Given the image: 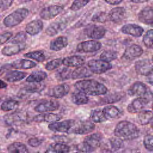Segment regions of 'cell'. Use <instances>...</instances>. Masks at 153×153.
I'll return each instance as SVG.
<instances>
[{
    "label": "cell",
    "instance_id": "52a82bcc",
    "mask_svg": "<svg viewBox=\"0 0 153 153\" xmlns=\"http://www.w3.org/2000/svg\"><path fill=\"white\" fill-rule=\"evenodd\" d=\"M95 128L94 124L88 120L75 122L73 127L71 129L69 133L75 134H86L93 131Z\"/></svg>",
    "mask_w": 153,
    "mask_h": 153
},
{
    "label": "cell",
    "instance_id": "cb8c5ba5",
    "mask_svg": "<svg viewBox=\"0 0 153 153\" xmlns=\"http://www.w3.org/2000/svg\"><path fill=\"white\" fill-rule=\"evenodd\" d=\"M85 58L79 55H72L62 59V64L68 68L82 66L85 63Z\"/></svg>",
    "mask_w": 153,
    "mask_h": 153
},
{
    "label": "cell",
    "instance_id": "d4e9b609",
    "mask_svg": "<svg viewBox=\"0 0 153 153\" xmlns=\"http://www.w3.org/2000/svg\"><path fill=\"white\" fill-rule=\"evenodd\" d=\"M44 27L42 22L39 19H35L29 22L26 27L25 31L31 36H35L39 33Z\"/></svg>",
    "mask_w": 153,
    "mask_h": 153
},
{
    "label": "cell",
    "instance_id": "7dc6e473",
    "mask_svg": "<svg viewBox=\"0 0 153 153\" xmlns=\"http://www.w3.org/2000/svg\"><path fill=\"white\" fill-rule=\"evenodd\" d=\"M62 65V59L58 58L53 59L48 62H47L45 66V68L47 71H53Z\"/></svg>",
    "mask_w": 153,
    "mask_h": 153
},
{
    "label": "cell",
    "instance_id": "91938a15",
    "mask_svg": "<svg viewBox=\"0 0 153 153\" xmlns=\"http://www.w3.org/2000/svg\"><path fill=\"white\" fill-rule=\"evenodd\" d=\"M73 153H81V152H73Z\"/></svg>",
    "mask_w": 153,
    "mask_h": 153
},
{
    "label": "cell",
    "instance_id": "7a4b0ae2",
    "mask_svg": "<svg viewBox=\"0 0 153 153\" xmlns=\"http://www.w3.org/2000/svg\"><path fill=\"white\" fill-rule=\"evenodd\" d=\"M114 133L115 137L121 140H133L139 137L140 131L138 127L127 120H123L117 123Z\"/></svg>",
    "mask_w": 153,
    "mask_h": 153
},
{
    "label": "cell",
    "instance_id": "e0dca14e",
    "mask_svg": "<svg viewBox=\"0 0 153 153\" xmlns=\"http://www.w3.org/2000/svg\"><path fill=\"white\" fill-rule=\"evenodd\" d=\"M60 107L59 102L54 100H45L34 107V110L36 112L45 113L47 112L55 111Z\"/></svg>",
    "mask_w": 153,
    "mask_h": 153
},
{
    "label": "cell",
    "instance_id": "2e32d148",
    "mask_svg": "<svg viewBox=\"0 0 153 153\" xmlns=\"http://www.w3.org/2000/svg\"><path fill=\"white\" fill-rule=\"evenodd\" d=\"M63 7L57 5H50L47 6L39 12L40 17L45 20H49L54 19L63 11Z\"/></svg>",
    "mask_w": 153,
    "mask_h": 153
},
{
    "label": "cell",
    "instance_id": "1f68e13d",
    "mask_svg": "<svg viewBox=\"0 0 153 153\" xmlns=\"http://www.w3.org/2000/svg\"><path fill=\"white\" fill-rule=\"evenodd\" d=\"M71 99L72 102L76 105H85L89 101V99L87 95L77 90L71 94Z\"/></svg>",
    "mask_w": 153,
    "mask_h": 153
},
{
    "label": "cell",
    "instance_id": "d6a6232c",
    "mask_svg": "<svg viewBox=\"0 0 153 153\" xmlns=\"http://www.w3.org/2000/svg\"><path fill=\"white\" fill-rule=\"evenodd\" d=\"M24 120V117L20 112H14L11 114H6L4 116V121L5 123L9 126L16 124Z\"/></svg>",
    "mask_w": 153,
    "mask_h": 153
},
{
    "label": "cell",
    "instance_id": "db71d44e",
    "mask_svg": "<svg viewBox=\"0 0 153 153\" xmlns=\"http://www.w3.org/2000/svg\"><path fill=\"white\" fill-rule=\"evenodd\" d=\"M10 68H11V66H10V63L5 64L4 65H3V66L1 68V69H0V75H2V74L4 72L5 70H7V71H8Z\"/></svg>",
    "mask_w": 153,
    "mask_h": 153
},
{
    "label": "cell",
    "instance_id": "e575fe53",
    "mask_svg": "<svg viewBox=\"0 0 153 153\" xmlns=\"http://www.w3.org/2000/svg\"><path fill=\"white\" fill-rule=\"evenodd\" d=\"M47 74L43 71H36L32 72L26 79V81L31 83L40 82L46 79Z\"/></svg>",
    "mask_w": 153,
    "mask_h": 153
},
{
    "label": "cell",
    "instance_id": "ac0fdd59",
    "mask_svg": "<svg viewBox=\"0 0 153 153\" xmlns=\"http://www.w3.org/2000/svg\"><path fill=\"white\" fill-rule=\"evenodd\" d=\"M68 25L66 20H56L50 23L45 29V33L49 36H53L63 30Z\"/></svg>",
    "mask_w": 153,
    "mask_h": 153
},
{
    "label": "cell",
    "instance_id": "ba28073f",
    "mask_svg": "<svg viewBox=\"0 0 153 153\" xmlns=\"http://www.w3.org/2000/svg\"><path fill=\"white\" fill-rule=\"evenodd\" d=\"M84 32L87 37L93 39V40L100 39L105 36L106 30L101 25L91 24L84 28Z\"/></svg>",
    "mask_w": 153,
    "mask_h": 153
},
{
    "label": "cell",
    "instance_id": "816d5d0a",
    "mask_svg": "<svg viewBox=\"0 0 153 153\" xmlns=\"http://www.w3.org/2000/svg\"><path fill=\"white\" fill-rule=\"evenodd\" d=\"M13 2V0H0V13L9 8Z\"/></svg>",
    "mask_w": 153,
    "mask_h": 153
},
{
    "label": "cell",
    "instance_id": "f5cc1de1",
    "mask_svg": "<svg viewBox=\"0 0 153 153\" xmlns=\"http://www.w3.org/2000/svg\"><path fill=\"white\" fill-rule=\"evenodd\" d=\"M13 36V32H5L0 34V45L9 41Z\"/></svg>",
    "mask_w": 153,
    "mask_h": 153
},
{
    "label": "cell",
    "instance_id": "9f6ffc18",
    "mask_svg": "<svg viewBox=\"0 0 153 153\" xmlns=\"http://www.w3.org/2000/svg\"><path fill=\"white\" fill-rule=\"evenodd\" d=\"M130 2L132 3H135V4H142V3H145L148 2V0H142V1H139V0H133V1H130Z\"/></svg>",
    "mask_w": 153,
    "mask_h": 153
},
{
    "label": "cell",
    "instance_id": "ee69618b",
    "mask_svg": "<svg viewBox=\"0 0 153 153\" xmlns=\"http://www.w3.org/2000/svg\"><path fill=\"white\" fill-rule=\"evenodd\" d=\"M27 39V35L26 32L20 31L16 33V35L9 41L11 44H23Z\"/></svg>",
    "mask_w": 153,
    "mask_h": 153
},
{
    "label": "cell",
    "instance_id": "603a6c76",
    "mask_svg": "<svg viewBox=\"0 0 153 153\" xmlns=\"http://www.w3.org/2000/svg\"><path fill=\"white\" fill-rule=\"evenodd\" d=\"M102 111L106 120L118 119L123 115V112L121 109L114 105L106 106Z\"/></svg>",
    "mask_w": 153,
    "mask_h": 153
},
{
    "label": "cell",
    "instance_id": "4fadbf2b",
    "mask_svg": "<svg viewBox=\"0 0 153 153\" xmlns=\"http://www.w3.org/2000/svg\"><path fill=\"white\" fill-rule=\"evenodd\" d=\"M143 53V48L137 44H131L127 47L124 50L121 59L126 61H132L140 57Z\"/></svg>",
    "mask_w": 153,
    "mask_h": 153
},
{
    "label": "cell",
    "instance_id": "f907efd6",
    "mask_svg": "<svg viewBox=\"0 0 153 153\" xmlns=\"http://www.w3.org/2000/svg\"><path fill=\"white\" fill-rule=\"evenodd\" d=\"M43 142L42 138L39 137H31L27 140V143L32 147H37L39 146Z\"/></svg>",
    "mask_w": 153,
    "mask_h": 153
},
{
    "label": "cell",
    "instance_id": "3957f363",
    "mask_svg": "<svg viewBox=\"0 0 153 153\" xmlns=\"http://www.w3.org/2000/svg\"><path fill=\"white\" fill-rule=\"evenodd\" d=\"M102 142V134L100 133H94L86 136L82 142L76 145V149L85 153L92 152L100 146Z\"/></svg>",
    "mask_w": 153,
    "mask_h": 153
},
{
    "label": "cell",
    "instance_id": "b9f144b4",
    "mask_svg": "<svg viewBox=\"0 0 153 153\" xmlns=\"http://www.w3.org/2000/svg\"><path fill=\"white\" fill-rule=\"evenodd\" d=\"M118 57V53L117 52L111 50H108L103 51L100 55V59L104 60L107 62H110L117 59Z\"/></svg>",
    "mask_w": 153,
    "mask_h": 153
},
{
    "label": "cell",
    "instance_id": "4dcf8cb0",
    "mask_svg": "<svg viewBox=\"0 0 153 153\" xmlns=\"http://www.w3.org/2000/svg\"><path fill=\"white\" fill-rule=\"evenodd\" d=\"M137 122L140 125H146L152 120V112L151 110H142L137 113Z\"/></svg>",
    "mask_w": 153,
    "mask_h": 153
},
{
    "label": "cell",
    "instance_id": "bcb514c9",
    "mask_svg": "<svg viewBox=\"0 0 153 153\" xmlns=\"http://www.w3.org/2000/svg\"><path fill=\"white\" fill-rule=\"evenodd\" d=\"M152 35L153 30L152 29L148 30L143 35L142 41L147 48L151 49L152 48Z\"/></svg>",
    "mask_w": 153,
    "mask_h": 153
},
{
    "label": "cell",
    "instance_id": "83f0119b",
    "mask_svg": "<svg viewBox=\"0 0 153 153\" xmlns=\"http://www.w3.org/2000/svg\"><path fill=\"white\" fill-rule=\"evenodd\" d=\"M10 65L11 68L17 69H29L33 68L36 66L35 62L26 59H19L15 60L12 63H10Z\"/></svg>",
    "mask_w": 153,
    "mask_h": 153
},
{
    "label": "cell",
    "instance_id": "9a60e30c",
    "mask_svg": "<svg viewBox=\"0 0 153 153\" xmlns=\"http://www.w3.org/2000/svg\"><path fill=\"white\" fill-rule=\"evenodd\" d=\"M124 145L123 140L117 137L109 138L106 141L102 142L100 146L105 152H114L120 149Z\"/></svg>",
    "mask_w": 153,
    "mask_h": 153
},
{
    "label": "cell",
    "instance_id": "11a10c76",
    "mask_svg": "<svg viewBox=\"0 0 153 153\" xmlns=\"http://www.w3.org/2000/svg\"><path fill=\"white\" fill-rule=\"evenodd\" d=\"M123 2L122 0H115V1H105V2L110 5H118Z\"/></svg>",
    "mask_w": 153,
    "mask_h": 153
},
{
    "label": "cell",
    "instance_id": "8d00e7d4",
    "mask_svg": "<svg viewBox=\"0 0 153 153\" xmlns=\"http://www.w3.org/2000/svg\"><path fill=\"white\" fill-rule=\"evenodd\" d=\"M8 153H29L27 146L20 142H14L7 147Z\"/></svg>",
    "mask_w": 153,
    "mask_h": 153
},
{
    "label": "cell",
    "instance_id": "30bf717a",
    "mask_svg": "<svg viewBox=\"0 0 153 153\" xmlns=\"http://www.w3.org/2000/svg\"><path fill=\"white\" fill-rule=\"evenodd\" d=\"M151 100L146 97H138L134 99L127 106V110L131 114H136L143 110Z\"/></svg>",
    "mask_w": 153,
    "mask_h": 153
},
{
    "label": "cell",
    "instance_id": "f1b7e54d",
    "mask_svg": "<svg viewBox=\"0 0 153 153\" xmlns=\"http://www.w3.org/2000/svg\"><path fill=\"white\" fill-rule=\"evenodd\" d=\"M27 75L26 72L19 71H11L6 73L4 79L10 82H14L22 81Z\"/></svg>",
    "mask_w": 153,
    "mask_h": 153
},
{
    "label": "cell",
    "instance_id": "ffe728a7",
    "mask_svg": "<svg viewBox=\"0 0 153 153\" xmlns=\"http://www.w3.org/2000/svg\"><path fill=\"white\" fill-rule=\"evenodd\" d=\"M126 16V10L123 7H117L109 12L108 14V20L112 22L118 24L121 23Z\"/></svg>",
    "mask_w": 153,
    "mask_h": 153
},
{
    "label": "cell",
    "instance_id": "7c38bea8",
    "mask_svg": "<svg viewBox=\"0 0 153 153\" xmlns=\"http://www.w3.org/2000/svg\"><path fill=\"white\" fill-rule=\"evenodd\" d=\"M76 121L72 119L65 120L62 121H57L50 123L48 128L54 132L67 133H69L71 129L73 127Z\"/></svg>",
    "mask_w": 153,
    "mask_h": 153
},
{
    "label": "cell",
    "instance_id": "836d02e7",
    "mask_svg": "<svg viewBox=\"0 0 153 153\" xmlns=\"http://www.w3.org/2000/svg\"><path fill=\"white\" fill-rule=\"evenodd\" d=\"M124 97L123 93H114L105 96L100 100V103L102 105H108L120 101Z\"/></svg>",
    "mask_w": 153,
    "mask_h": 153
},
{
    "label": "cell",
    "instance_id": "7bdbcfd3",
    "mask_svg": "<svg viewBox=\"0 0 153 153\" xmlns=\"http://www.w3.org/2000/svg\"><path fill=\"white\" fill-rule=\"evenodd\" d=\"M19 102L15 100H7L1 105V109L4 111H10L15 109L19 106Z\"/></svg>",
    "mask_w": 153,
    "mask_h": 153
},
{
    "label": "cell",
    "instance_id": "8fae6325",
    "mask_svg": "<svg viewBox=\"0 0 153 153\" xmlns=\"http://www.w3.org/2000/svg\"><path fill=\"white\" fill-rule=\"evenodd\" d=\"M136 72L140 75L149 76L152 74V63L150 59H143L137 60L134 64Z\"/></svg>",
    "mask_w": 153,
    "mask_h": 153
},
{
    "label": "cell",
    "instance_id": "94428289",
    "mask_svg": "<svg viewBox=\"0 0 153 153\" xmlns=\"http://www.w3.org/2000/svg\"><path fill=\"white\" fill-rule=\"evenodd\" d=\"M134 153H140V152H134Z\"/></svg>",
    "mask_w": 153,
    "mask_h": 153
},
{
    "label": "cell",
    "instance_id": "6f0895ef",
    "mask_svg": "<svg viewBox=\"0 0 153 153\" xmlns=\"http://www.w3.org/2000/svg\"><path fill=\"white\" fill-rule=\"evenodd\" d=\"M7 87V84L3 80L0 79V89L5 88Z\"/></svg>",
    "mask_w": 153,
    "mask_h": 153
},
{
    "label": "cell",
    "instance_id": "277c9868",
    "mask_svg": "<svg viewBox=\"0 0 153 153\" xmlns=\"http://www.w3.org/2000/svg\"><path fill=\"white\" fill-rule=\"evenodd\" d=\"M29 11L26 8H19L9 14L3 20V23L7 27H13L22 23L29 15Z\"/></svg>",
    "mask_w": 153,
    "mask_h": 153
},
{
    "label": "cell",
    "instance_id": "6125c7cd",
    "mask_svg": "<svg viewBox=\"0 0 153 153\" xmlns=\"http://www.w3.org/2000/svg\"><path fill=\"white\" fill-rule=\"evenodd\" d=\"M0 153H1V152H0Z\"/></svg>",
    "mask_w": 153,
    "mask_h": 153
},
{
    "label": "cell",
    "instance_id": "6da1fadb",
    "mask_svg": "<svg viewBox=\"0 0 153 153\" xmlns=\"http://www.w3.org/2000/svg\"><path fill=\"white\" fill-rule=\"evenodd\" d=\"M76 90L88 96H100L105 94L107 87L101 82L94 79H82L76 81L74 85Z\"/></svg>",
    "mask_w": 153,
    "mask_h": 153
},
{
    "label": "cell",
    "instance_id": "60d3db41",
    "mask_svg": "<svg viewBox=\"0 0 153 153\" xmlns=\"http://www.w3.org/2000/svg\"><path fill=\"white\" fill-rule=\"evenodd\" d=\"M90 118L91 122L96 123H100L106 121L103 116L102 111L100 109H92L90 112Z\"/></svg>",
    "mask_w": 153,
    "mask_h": 153
},
{
    "label": "cell",
    "instance_id": "f546056e",
    "mask_svg": "<svg viewBox=\"0 0 153 153\" xmlns=\"http://www.w3.org/2000/svg\"><path fill=\"white\" fill-rule=\"evenodd\" d=\"M92 73L85 66H79L76 68L74 71H72L71 75V79H84L85 78H88L92 75Z\"/></svg>",
    "mask_w": 153,
    "mask_h": 153
},
{
    "label": "cell",
    "instance_id": "44dd1931",
    "mask_svg": "<svg viewBox=\"0 0 153 153\" xmlns=\"http://www.w3.org/2000/svg\"><path fill=\"white\" fill-rule=\"evenodd\" d=\"M138 20L145 25H152L153 24V8L151 6H146L142 8L137 14Z\"/></svg>",
    "mask_w": 153,
    "mask_h": 153
},
{
    "label": "cell",
    "instance_id": "4316f807",
    "mask_svg": "<svg viewBox=\"0 0 153 153\" xmlns=\"http://www.w3.org/2000/svg\"><path fill=\"white\" fill-rule=\"evenodd\" d=\"M26 45L23 44H10L5 46L1 50V53L5 56H11L19 54L26 48Z\"/></svg>",
    "mask_w": 153,
    "mask_h": 153
},
{
    "label": "cell",
    "instance_id": "d6986e66",
    "mask_svg": "<svg viewBox=\"0 0 153 153\" xmlns=\"http://www.w3.org/2000/svg\"><path fill=\"white\" fill-rule=\"evenodd\" d=\"M121 31L124 34L137 38L142 35L144 29L142 26L138 25L134 23H127L121 27Z\"/></svg>",
    "mask_w": 153,
    "mask_h": 153
},
{
    "label": "cell",
    "instance_id": "9c48e42d",
    "mask_svg": "<svg viewBox=\"0 0 153 153\" xmlns=\"http://www.w3.org/2000/svg\"><path fill=\"white\" fill-rule=\"evenodd\" d=\"M102 48V43L96 40H88L79 42L76 47V51L81 53H93L97 51Z\"/></svg>",
    "mask_w": 153,
    "mask_h": 153
},
{
    "label": "cell",
    "instance_id": "74e56055",
    "mask_svg": "<svg viewBox=\"0 0 153 153\" xmlns=\"http://www.w3.org/2000/svg\"><path fill=\"white\" fill-rule=\"evenodd\" d=\"M48 151L53 153H69L70 147L63 143L55 142L51 143L48 148Z\"/></svg>",
    "mask_w": 153,
    "mask_h": 153
},
{
    "label": "cell",
    "instance_id": "680465c9",
    "mask_svg": "<svg viewBox=\"0 0 153 153\" xmlns=\"http://www.w3.org/2000/svg\"><path fill=\"white\" fill-rule=\"evenodd\" d=\"M146 78H148V79H146L147 82H148L151 85H152V74L147 76Z\"/></svg>",
    "mask_w": 153,
    "mask_h": 153
},
{
    "label": "cell",
    "instance_id": "7402d4cb",
    "mask_svg": "<svg viewBox=\"0 0 153 153\" xmlns=\"http://www.w3.org/2000/svg\"><path fill=\"white\" fill-rule=\"evenodd\" d=\"M62 116L60 114L53 112H45L38 114L33 117V121L36 123H54L61 120Z\"/></svg>",
    "mask_w": 153,
    "mask_h": 153
},
{
    "label": "cell",
    "instance_id": "d590c367",
    "mask_svg": "<svg viewBox=\"0 0 153 153\" xmlns=\"http://www.w3.org/2000/svg\"><path fill=\"white\" fill-rule=\"evenodd\" d=\"M72 71L68 67H63L56 71L55 78L59 81H64L71 78Z\"/></svg>",
    "mask_w": 153,
    "mask_h": 153
},
{
    "label": "cell",
    "instance_id": "f6af8a7d",
    "mask_svg": "<svg viewBox=\"0 0 153 153\" xmlns=\"http://www.w3.org/2000/svg\"><path fill=\"white\" fill-rule=\"evenodd\" d=\"M108 20V14L103 11L95 13L91 17V21L95 23H105Z\"/></svg>",
    "mask_w": 153,
    "mask_h": 153
},
{
    "label": "cell",
    "instance_id": "681fc988",
    "mask_svg": "<svg viewBox=\"0 0 153 153\" xmlns=\"http://www.w3.org/2000/svg\"><path fill=\"white\" fill-rule=\"evenodd\" d=\"M143 143L145 148L149 151L152 152L153 151V136L151 134H146L143 140Z\"/></svg>",
    "mask_w": 153,
    "mask_h": 153
},
{
    "label": "cell",
    "instance_id": "f35d334b",
    "mask_svg": "<svg viewBox=\"0 0 153 153\" xmlns=\"http://www.w3.org/2000/svg\"><path fill=\"white\" fill-rule=\"evenodd\" d=\"M42 86L41 84H32L29 85H27L25 87L22 88L19 92L20 97H23L26 95L30 94H34L36 93H38L41 90H42Z\"/></svg>",
    "mask_w": 153,
    "mask_h": 153
},
{
    "label": "cell",
    "instance_id": "5bb4252c",
    "mask_svg": "<svg viewBox=\"0 0 153 153\" xmlns=\"http://www.w3.org/2000/svg\"><path fill=\"white\" fill-rule=\"evenodd\" d=\"M70 89L71 87L68 84L62 83L49 88L46 94L51 97L61 99L69 93Z\"/></svg>",
    "mask_w": 153,
    "mask_h": 153
},
{
    "label": "cell",
    "instance_id": "c3c4849f",
    "mask_svg": "<svg viewBox=\"0 0 153 153\" xmlns=\"http://www.w3.org/2000/svg\"><path fill=\"white\" fill-rule=\"evenodd\" d=\"M90 2V1L88 0H75L72 3L70 10L73 11H76L87 5Z\"/></svg>",
    "mask_w": 153,
    "mask_h": 153
},
{
    "label": "cell",
    "instance_id": "ab89813d",
    "mask_svg": "<svg viewBox=\"0 0 153 153\" xmlns=\"http://www.w3.org/2000/svg\"><path fill=\"white\" fill-rule=\"evenodd\" d=\"M23 56L29 59H33L38 62H42L45 60L46 56L45 53L42 50H36L26 53L23 54Z\"/></svg>",
    "mask_w": 153,
    "mask_h": 153
},
{
    "label": "cell",
    "instance_id": "5b68a950",
    "mask_svg": "<svg viewBox=\"0 0 153 153\" xmlns=\"http://www.w3.org/2000/svg\"><path fill=\"white\" fill-rule=\"evenodd\" d=\"M88 69L93 74H102L110 70L112 66L107 62L100 59H91L87 62Z\"/></svg>",
    "mask_w": 153,
    "mask_h": 153
},
{
    "label": "cell",
    "instance_id": "484cf974",
    "mask_svg": "<svg viewBox=\"0 0 153 153\" xmlns=\"http://www.w3.org/2000/svg\"><path fill=\"white\" fill-rule=\"evenodd\" d=\"M68 45V39L65 36H59L52 39L50 43V49L54 51H59Z\"/></svg>",
    "mask_w": 153,
    "mask_h": 153
},
{
    "label": "cell",
    "instance_id": "8992f818",
    "mask_svg": "<svg viewBox=\"0 0 153 153\" xmlns=\"http://www.w3.org/2000/svg\"><path fill=\"white\" fill-rule=\"evenodd\" d=\"M151 91L147 85L141 81H136L127 90V94L130 96L138 97H152V94H149Z\"/></svg>",
    "mask_w": 153,
    "mask_h": 153
}]
</instances>
